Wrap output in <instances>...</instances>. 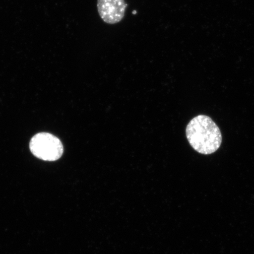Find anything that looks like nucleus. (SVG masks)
Instances as JSON below:
<instances>
[{
  "instance_id": "f257e3e1",
  "label": "nucleus",
  "mask_w": 254,
  "mask_h": 254,
  "mask_svg": "<svg viewBox=\"0 0 254 254\" xmlns=\"http://www.w3.org/2000/svg\"><path fill=\"white\" fill-rule=\"evenodd\" d=\"M186 135L190 146L204 155L214 153L222 143L220 128L210 117L204 115L196 116L190 121Z\"/></svg>"
},
{
  "instance_id": "f03ea898",
  "label": "nucleus",
  "mask_w": 254,
  "mask_h": 254,
  "mask_svg": "<svg viewBox=\"0 0 254 254\" xmlns=\"http://www.w3.org/2000/svg\"><path fill=\"white\" fill-rule=\"evenodd\" d=\"M30 150L37 158L47 161H55L62 157L64 148L57 136L47 132L35 135L30 142Z\"/></svg>"
},
{
  "instance_id": "7ed1b4c3",
  "label": "nucleus",
  "mask_w": 254,
  "mask_h": 254,
  "mask_svg": "<svg viewBox=\"0 0 254 254\" xmlns=\"http://www.w3.org/2000/svg\"><path fill=\"white\" fill-rule=\"evenodd\" d=\"M127 7L125 0H97L98 13L109 24L120 23L125 17Z\"/></svg>"
}]
</instances>
